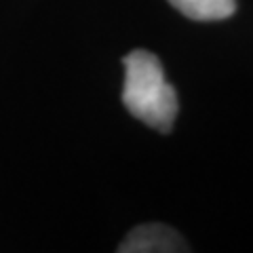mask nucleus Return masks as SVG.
<instances>
[{
  "label": "nucleus",
  "instance_id": "nucleus-1",
  "mask_svg": "<svg viewBox=\"0 0 253 253\" xmlns=\"http://www.w3.org/2000/svg\"><path fill=\"white\" fill-rule=\"evenodd\" d=\"M123 104L141 123L169 131L177 116V95L167 83L156 55L133 51L125 57Z\"/></svg>",
  "mask_w": 253,
  "mask_h": 253
},
{
  "label": "nucleus",
  "instance_id": "nucleus-2",
  "mask_svg": "<svg viewBox=\"0 0 253 253\" xmlns=\"http://www.w3.org/2000/svg\"><path fill=\"white\" fill-rule=\"evenodd\" d=\"M121 253H177L188 251L181 234L165 224H144L126 234L118 247Z\"/></svg>",
  "mask_w": 253,
  "mask_h": 253
},
{
  "label": "nucleus",
  "instance_id": "nucleus-3",
  "mask_svg": "<svg viewBox=\"0 0 253 253\" xmlns=\"http://www.w3.org/2000/svg\"><path fill=\"white\" fill-rule=\"evenodd\" d=\"M179 13L194 21H219L230 17L236 0H169Z\"/></svg>",
  "mask_w": 253,
  "mask_h": 253
}]
</instances>
